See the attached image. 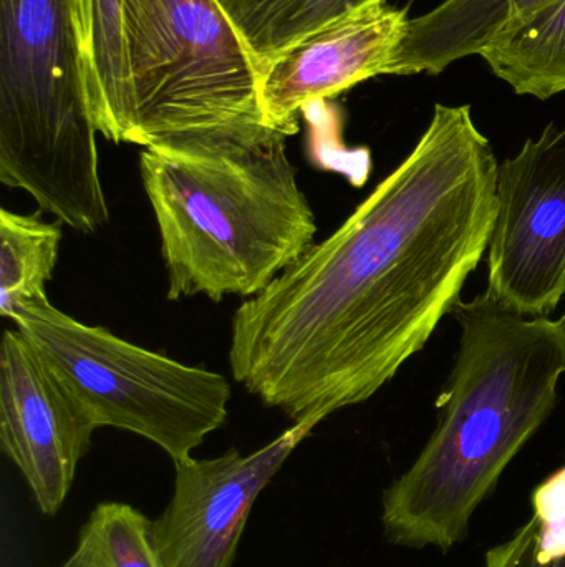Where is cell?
<instances>
[{
	"label": "cell",
	"mask_w": 565,
	"mask_h": 567,
	"mask_svg": "<svg viewBox=\"0 0 565 567\" xmlns=\"http://www.w3.org/2000/svg\"><path fill=\"white\" fill-rule=\"evenodd\" d=\"M498 162L470 105L232 317V377L292 422L367 402L423 350L490 246Z\"/></svg>",
	"instance_id": "6da1fadb"
},
{
	"label": "cell",
	"mask_w": 565,
	"mask_h": 567,
	"mask_svg": "<svg viewBox=\"0 0 565 567\" xmlns=\"http://www.w3.org/2000/svg\"><path fill=\"white\" fill-rule=\"evenodd\" d=\"M261 76L312 33L374 0H218Z\"/></svg>",
	"instance_id": "5bb4252c"
},
{
	"label": "cell",
	"mask_w": 565,
	"mask_h": 567,
	"mask_svg": "<svg viewBox=\"0 0 565 567\" xmlns=\"http://www.w3.org/2000/svg\"><path fill=\"white\" fill-rule=\"evenodd\" d=\"M533 515L484 556V567H565V465L536 486Z\"/></svg>",
	"instance_id": "2e32d148"
},
{
	"label": "cell",
	"mask_w": 565,
	"mask_h": 567,
	"mask_svg": "<svg viewBox=\"0 0 565 567\" xmlns=\"http://www.w3.org/2000/svg\"><path fill=\"white\" fill-rule=\"evenodd\" d=\"M12 322L96 429L136 433L178 462L228 420L231 385L221 373L186 365L105 327L86 326L46 297L19 306Z\"/></svg>",
	"instance_id": "5b68a950"
},
{
	"label": "cell",
	"mask_w": 565,
	"mask_h": 567,
	"mask_svg": "<svg viewBox=\"0 0 565 567\" xmlns=\"http://www.w3.org/2000/svg\"><path fill=\"white\" fill-rule=\"evenodd\" d=\"M86 523L98 539L103 566L163 567L149 536L151 522L133 506L102 503Z\"/></svg>",
	"instance_id": "e0dca14e"
},
{
	"label": "cell",
	"mask_w": 565,
	"mask_h": 567,
	"mask_svg": "<svg viewBox=\"0 0 565 567\" xmlns=\"http://www.w3.org/2000/svg\"><path fill=\"white\" fill-rule=\"evenodd\" d=\"M86 92L96 132L113 143L133 136V89L125 0H76Z\"/></svg>",
	"instance_id": "7c38bea8"
},
{
	"label": "cell",
	"mask_w": 565,
	"mask_h": 567,
	"mask_svg": "<svg viewBox=\"0 0 565 567\" xmlns=\"http://www.w3.org/2000/svg\"><path fill=\"white\" fill-rule=\"evenodd\" d=\"M486 293L524 317H550L565 296V126L498 166Z\"/></svg>",
	"instance_id": "52a82bcc"
},
{
	"label": "cell",
	"mask_w": 565,
	"mask_h": 567,
	"mask_svg": "<svg viewBox=\"0 0 565 567\" xmlns=\"http://www.w3.org/2000/svg\"><path fill=\"white\" fill-rule=\"evenodd\" d=\"M480 56L517 95L550 100L565 93V0H546Z\"/></svg>",
	"instance_id": "4fadbf2b"
},
{
	"label": "cell",
	"mask_w": 565,
	"mask_h": 567,
	"mask_svg": "<svg viewBox=\"0 0 565 567\" xmlns=\"http://www.w3.org/2000/svg\"><path fill=\"white\" fill-rule=\"evenodd\" d=\"M408 20L407 10L374 0L282 53L259 76L262 123L294 135L305 106L388 75Z\"/></svg>",
	"instance_id": "30bf717a"
},
{
	"label": "cell",
	"mask_w": 565,
	"mask_h": 567,
	"mask_svg": "<svg viewBox=\"0 0 565 567\" xmlns=\"http://www.w3.org/2000/svg\"><path fill=\"white\" fill-rule=\"evenodd\" d=\"M62 221L0 209V313L12 320L19 306L46 297L52 281Z\"/></svg>",
	"instance_id": "9a60e30c"
},
{
	"label": "cell",
	"mask_w": 565,
	"mask_h": 567,
	"mask_svg": "<svg viewBox=\"0 0 565 567\" xmlns=\"http://www.w3.org/2000/svg\"><path fill=\"white\" fill-rule=\"evenodd\" d=\"M132 145L264 125L259 75L218 0H125Z\"/></svg>",
	"instance_id": "8992f818"
},
{
	"label": "cell",
	"mask_w": 565,
	"mask_h": 567,
	"mask_svg": "<svg viewBox=\"0 0 565 567\" xmlns=\"http://www.w3.org/2000/svg\"><path fill=\"white\" fill-rule=\"evenodd\" d=\"M62 567H105L103 566L102 549L92 526L85 523L80 532L79 546Z\"/></svg>",
	"instance_id": "ac0fdd59"
},
{
	"label": "cell",
	"mask_w": 565,
	"mask_h": 567,
	"mask_svg": "<svg viewBox=\"0 0 565 567\" xmlns=\"http://www.w3.org/2000/svg\"><path fill=\"white\" fill-rule=\"evenodd\" d=\"M76 0H0V182L82 235L109 218Z\"/></svg>",
	"instance_id": "277c9868"
},
{
	"label": "cell",
	"mask_w": 565,
	"mask_h": 567,
	"mask_svg": "<svg viewBox=\"0 0 565 567\" xmlns=\"http://www.w3.org/2000/svg\"><path fill=\"white\" fill-rule=\"evenodd\" d=\"M546 0H444L408 20L388 75H440L458 60L481 55L516 20Z\"/></svg>",
	"instance_id": "8fae6325"
},
{
	"label": "cell",
	"mask_w": 565,
	"mask_h": 567,
	"mask_svg": "<svg viewBox=\"0 0 565 567\" xmlns=\"http://www.w3.org/2000/svg\"><path fill=\"white\" fill-rule=\"evenodd\" d=\"M559 322H561V326H563L564 330H565V313L563 317H561Z\"/></svg>",
	"instance_id": "d6986e66"
},
{
	"label": "cell",
	"mask_w": 565,
	"mask_h": 567,
	"mask_svg": "<svg viewBox=\"0 0 565 567\" xmlns=\"http://www.w3.org/2000/svg\"><path fill=\"white\" fill-rule=\"evenodd\" d=\"M285 138L265 125L229 126L142 152L169 300L251 299L315 245L314 212Z\"/></svg>",
	"instance_id": "3957f363"
},
{
	"label": "cell",
	"mask_w": 565,
	"mask_h": 567,
	"mask_svg": "<svg viewBox=\"0 0 565 567\" xmlns=\"http://www.w3.org/2000/svg\"><path fill=\"white\" fill-rule=\"evenodd\" d=\"M95 430L42 353L20 330H3L0 446L22 473L43 515L62 508Z\"/></svg>",
	"instance_id": "9c48e42d"
},
{
	"label": "cell",
	"mask_w": 565,
	"mask_h": 567,
	"mask_svg": "<svg viewBox=\"0 0 565 567\" xmlns=\"http://www.w3.org/2000/svg\"><path fill=\"white\" fill-rule=\"evenodd\" d=\"M317 425L295 422L249 455L232 449L216 458L172 462L171 502L149 526L161 566L231 567L255 499Z\"/></svg>",
	"instance_id": "ba28073f"
},
{
	"label": "cell",
	"mask_w": 565,
	"mask_h": 567,
	"mask_svg": "<svg viewBox=\"0 0 565 567\" xmlns=\"http://www.w3.org/2000/svg\"><path fill=\"white\" fill-rule=\"evenodd\" d=\"M461 327L438 425L414 465L384 493L385 536L405 548L450 551L478 506L557 403L565 330L480 293L451 310Z\"/></svg>",
	"instance_id": "7a4b0ae2"
}]
</instances>
